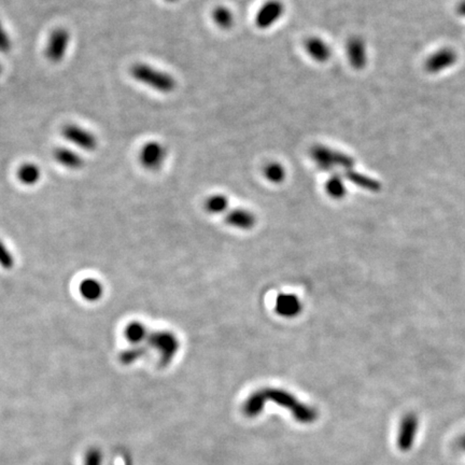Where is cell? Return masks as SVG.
I'll return each instance as SVG.
<instances>
[{
  "label": "cell",
  "mask_w": 465,
  "mask_h": 465,
  "mask_svg": "<svg viewBox=\"0 0 465 465\" xmlns=\"http://www.w3.org/2000/svg\"><path fill=\"white\" fill-rule=\"evenodd\" d=\"M131 75L139 83L152 88L158 93L169 94L177 88V81L166 71H160L148 64H135L131 68Z\"/></svg>",
  "instance_id": "6da1fadb"
},
{
  "label": "cell",
  "mask_w": 465,
  "mask_h": 465,
  "mask_svg": "<svg viewBox=\"0 0 465 465\" xmlns=\"http://www.w3.org/2000/svg\"><path fill=\"white\" fill-rule=\"evenodd\" d=\"M265 401L276 402L287 411L291 412L295 419L301 424H312L317 419L318 415L312 407L301 403L295 395L280 389H264L262 390Z\"/></svg>",
  "instance_id": "7a4b0ae2"
},
{
  "label": "cell",
  "mask_w": 465,
  "mask_h": 465,
  "mask_svg": "<svg viewBox=\"0 0 465 465\" xmlns=\"http://www.w3.org/2000/svg\"><path fill=\"white\" fill-rule=\"evenodd\" d=\"M147 346L154 349L158 354L160 367H166L178 354L180 350V340L173 332L160 329L151 332L147 340Z\"/></svg>",
  "instance_id": "3957f363"
},
{
  "label": "cell",
  "mask_w": 465,
  "mask_h": 465,
  "mask_svg": "<svg viewBox=\"0 0 465 465\" xmlns=\"http://www.w3.org/2000/svg\"><path fill=\"white\" fill-rule=\"evenodd\" d=\"M310 155L321 170L333 171L334 169L339 168L347 171L354 167V158L327 145H319L312 148Z\"/></svg>",
  "instance_id": "277c9868"
},
{
  "label": "cell",
  "mask_w": 465,
  "mask_h": 465,
  "mask_svg": "<svg viewBox=\"0 0 465 465\" xmlns=\"http://www.w3.org/2000/svg\"><path fill=\"white\" fill-rule=\"evenodd\" d=\"M71 33L64 27L54 29L48 36L46 48V57L52 64H60L68 51L71 44Z\"/></svg>",
  "instance_id": "5b68a950"
},
{
  "label": "cell",
  "mask_w": 465,
  "mask_h": 465,
  "mask_svg": "<svg viewBox=\"0 0 465 465\" xmlns=\"http://www.w3.org/2000/svg\"><path fill=\"white\" fill-rule=\"evenodd\" d=\"M166 158V148L158 141L145 143L139 153L141 166L150 171L158 170L164 165Z\"/></svg>",
  "instance_id": "8992f818"
},
{
  "label": "cell",
  "mask_w": 465,
  "mask_h": 465,
  "mask_svg": "<svg viewBox=\"0 0 465 465\" xmlns=\"http://www.w3.org/2000/svg\"><path fill=\"white\" fill-rule=\"evenodd\" d=\"M62 134L66 140L84 151H94L98 145L97 137L92 132L76 124L65 126Z\"/></svg>",
  "instance_id": "52a82bcc"
},
{
  "label": "cell",
  "mask_w": 465,
  "mask_h": 465,
  "mask_svg": "<svg viewBox=\"0 0 465 465\" xmlns=\"http://www.w3.org/2000/svg\"><path fill=\"white\" fill-rule=\"evenodd\" d=\"M285 10V6L280 0H268L257 10L255 19V25L260 29H270L280 21Z\"/></svg>",
  "instance_id": "ba28073f"
},
{
  "label": "cell",
  "mask_w": 465,
  "mask_h": 465,
  "mask_svg": "<svg viewBox=\"0 0 465 465\" xmlns=\"http://www.w3.org/2000/svg\"><path fill=\"white\" fill-rule=\"evenodd\" d=\"M419 429V420L415 414H409L402 419L399 424L397 445L402 451H409L415 444Z\"/></svg>",
  "instance_id": "9c48e42d"
},
{
  "label": "cell",
  "mask_w": 465,
  "mask_h": 465,
  "mask_svg": "<svg viewBox=\"0 0 465 465\" xmlns=\"http://www.w3.org/2000/svg\"><path fill=\"white\" fill-rule=\"evenodd\" d=\"M347 57L352 68L361 71L367 64V48L364 40L360 37H352L347 42Z\"/></svg>",
  "instance_id": "30bf717a"
},
{
  "label": "cell",
  "mask_w": 465,
  "mask_h": 465,
  "mask_svg": "<svg viewBox=\"0 0 465 465\" xmlns=\"http://www.w3.org/2000/svg\"><path fill=\"white\" fill-rule=\"evenodd\" d=\"M456 54L451 48H441L429 57L426 63L428 73H437L449 68L456 63Z\"/></svg>",
  "instance_id": "8fae6325"
},
{
  "label": "cell",
  "mask_w": 465,
  "mask_h": 465,
  "mask_svg": "<svg viewBox=\"0 0 465 465\" xmlns=\"http://www.w3.org/2000/svg\"><path fill=\"white\" fill-rule=\"evenodd\" d=\"M302 310H303V304L297 295L283 293L277 297L275 310L279 316L292 318L301 314Z\"/></svg>",
  "instance_id": "7c38bea8"
},
{
  "label": "cell",
  "mask_w": 465,
  "mask_h": 465,
  "mask_svg": "<svg viewBox=\"0 0 465 465\" xmlns=\"http://www.w3.org/2000/svg\"><path fill=\"white\" fill-rule=\"evenodd\" d=\"M305 50L307 54L317 63H327L331 58L332 48L325 39L320 37H310L306 40Z\"/></svg>",
  "instance_id": "4fadbf2b"
},
{
  "label": "cell",
  "mask_w": 465,
  "mask_h": 465,
  "mask_svg": "<svg viewBox=\"0 0 465 465\" xmlns=\"http://www.w3.org/2000/svg\"><path fill=\"white\" fill-rule=\"evenodd\" d=\"M79 292L84 301L96 303L103 299L105 295V287L98 279L88 277L80 282Z\"/></svg>",
  "instance_id": "5bb4252c"
},
{
  "label": "cell",
  "mask_w": 465,
  "mask_h": 465,
  "mask_svg": "<svg viewBox=\"0 0 465 465\" xmlns=\"http://www.w3.org/2000/svg\"><path fill=\"white\" fill-rule=\"evenodd\" d=\"M225 221L232 228L250 230L255 225L257 218H255V213L246 210V209H234L228 213Z\"/></svg>",
  "instance_id": "9a60e30c"
},
{
  "label": "cell",
  "mask_w": 465,
  "mask_h": 465,
  "mask_svg": "<svg viewBox=\"0 0 465 465\" xmlns=\"http://www.w3.org/2000/svg\"><path fill=\"white\" fill-rule=\"evenodd\" d=\"M54 158L58 164L71 170H78L84 166L82 156L68 148H58L55 150Z\"/></svg>",
  "instance_id": "2e32d148"
},
{
  "label": "cell",
  "mask_w": 465,
  "mask_h": 465,
  "mask_svg": "<svg viewBox=\"0 0 465 465\" xmlns=\"http://www.w3.org/2000/svg\"><path fill=\"white\" fill-rule=\"evenodd\" d=\"M150 334L151 332L148 329L147 325L140 321H132L124 329V336L132 344H145V342L147 344Z\"/></svg>",
  "instance_id": "e0dca14e"
},
{
  "label": "cell",
  "mask_w": 465,
  "mask_h": 465,
  "mask_svg": "<svg viewBox=\"0 0 465 465\" xmlns=\"http://www.w3.org/2000/svg\"><path fill=\"white\" fill-rule=\"evenodd\" d=\"M41 176V169L35 163H24L18 170L19 181L26 187L37 185Z\"/></svg>",
  "instance_id": "ac0fdd59"
},
{
  "label": "cell",
  "mask_w": 465,
  "mask_h": 465,
  "mask_svg": "<svg viewBox=\"0 0 465 465\" xmlns=\"http://www.w3.org/2000/svg\"><path fill=\"white\" fill-rule=\"evenodd\" d=\"M325 191L334 200H342L346 196L347 189L344 177L338 171H333L325 183Z\"/></svg>",
  "instance_id": "d6986e66"
},
{
  "label": "cell",
  "mask_w": 465,
  "mask_h": 465,
  "mask_svg": "<svg viewBox=\"0 0 465 465\" xmlns=\"http://www.w3.org/2000/svg\"><path fill=\"white\" fill-rule=\"evenodd\" d=\"M342 176H344L347 180L354 183V185H358V187L367 190V191L375 192L380 189V185L377 181L369 178V177L365 176V175H362V173H358V171L354 170V169L344 171V173H342Z\"/></svg>",
  "instance_id": "ffe728a7"
},
{
  "label": "cell",
  "mask_w": 465,
  "mask_h": 465,
  "mask_svg": "<svg viewBox=\"0 0 465 465\" xmlns=\"http://www.w3.org/2000/svg\"><path fill=\"white\" fill-rule=\"evenodd\" d=\"M148 346L145 344H132L120 354V362L124 365H132L140 361L147 354Z\"/></svg>",
  "instance_id": "44dd1931"
},
{
  "label": "cell",
  "mask_w": 465,
  "mask_h": 465,
  "mask_svg": "<svg viewBox=\"0 0 465 465\" xmlns=\"http://www.w3.org/2000/svg\"><path fill=\"white\" fill-rule=\"evenodd\" d=\"M213 20L219 29L226 31V29H232L235 18L228 7L219 6L213 11Z\"/></svg>",
  "instance_id": "7402d4cb"
},
{
  "label": "cell",
  "mask_w": 465,
  "mask_h": 465,
  "mask_svg": "<svg viewBox=\"0 0 465 465\" xmlns=\"http://www.w3.org/2000/svg\"><path fill=\"white\" fill-rule=\"evenodd\" d=\"M228 198L221 195V194H215V195L209 196L206 202H205V209L209 213H213V215H219V213H224L228 209Z\"/></svg>",
  "instance_id": "603a6c76"
},
{
  "label": "cell",
  "mask_w": 465,
  "mask_h": 465,
  "mask_svg": "<svg viewBox=\"0 0 465 465\" xmlns=\"http://www.w3.org/2000/svg\"><path fill=\"white\" fill-rule=\"evenodd\" d=\"M266 179L272 183H281L285 179V168L278 162L268 163L264 168Z\"/></svg>",
  "instance_id": "cb8c5ba5"
},
{
  "label": "cell",
  "mask_w": 465,
  "mask_h": 465,
  "mask_svg": "<svg viewBox=\"0 0 465 465\" xmlns=\"http://www.w3.org/2000/svg\"><path fill=\"white\" fill-rule=\"evenodd\" d=\"M16 265V259L7 245L0 240V267L6 270H11Z\"/></svg>",
  "instance_id": "d4e9b609"
},
{
  "label": "cell",
  "mask_w": 465,
  "mask_h": 465,
  "mask_svg": "<svg viewBox=\"0 0 465 465\" xmlns=\"http://www.w3.org/2000/svg\"><path fill=\"white\" fill-rule=\"evenodd\" d=\"M12 50V40L7 29L0 21V53L7 54Z\"/></svg>",
  "instance_id": "484cf974"
},
{
  "label": "cell",
  "mask_w": 465,
  "mask_h": 465,
  "mask_svg": "<svg viewBox=\"0 0 465 465\" xmlns=\"http://www.w3.org/2000/svg\"><path fill=\"white\" fill-rule=\"evenodd\" d=\"M83 465H101V454L98 449H90L84 456Z\"/></svg>",
  "instance_id": "4316f807"
},
{
  "label": "cell",
  "mask_w": 465,
  "mask_h": 465,
  "mask_svg": "<svg viewBox=\"0 0 465 465\" xmlns=\"http://www.w3.org/2000/svg\"><path fill=\"white\" fill-rule=\"evenodd\" d=\"M458 12L459 14H461V16H465V0L464 1H462L460 5H459Z\"/></svg>",
  "instance_id": "83f0119b"
},
{
  "label": "cell",
  "mask_w": 465,
  "mask_h": 465,
  "mask_svg": "<svg viewBox=\"0 0 465 465\" xmlns=\"http://www.w3.org/2000/svg\"><path fill=\"white\" fill-rule=\"evenodd\" d=\"M459 445H460L461 449L464 450L465 451V434L461 437L460 441H459Z\"/></svg>",
  "instance_id": "f1b7e54d"
},
{
  "label": "cell",
  "mask_w": 465,
  "mask_h": 465,
  "mask_svg": "<svg viewBox=\"0 0 465 465\" xmlns=\"http://www.w3.org/2000/svg\"><path fill=\"white\" fill-rule=\"evenodd\" d=\"M165 1H167V3H177L178 0H165Z\"/></svg>",
  "instance_id": "f546056e"
},
{
  "label": "cell",
  "mask_w": 465,
  "mask_h": 465,
  "mask_svg": "<svg viewBox=\"0 0 465 465\" xmlns=\"http://www.w3.org/2000/svg\"><path fill=\"white\" fill-rule=\"evenodd\" d=\"M1 73H3V66L0 64V76H1Z\"/></svg>",
  "instance_id": "4dcf8cb0"
}]
</instances>
